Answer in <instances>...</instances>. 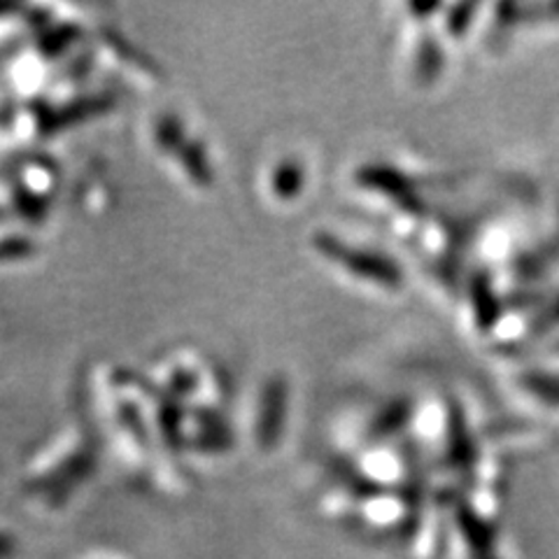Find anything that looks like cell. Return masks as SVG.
<instances>
[{"mask_svg":"<svg viewBox=\"0 0 559 559\" xmlns=\"http://www.w3.org/2000/svg\"><path fill=\"white\" fill-rule=\"evenodd\" d=\"M320 250L329 257H334L338 264L345 266L347 271H353V273L364 275V277H371L384 287H399L401 285V271L388 259L369 254V252L349 250V248H345L341 240H331V238L320 240Z\"/></svg>","mask_w":559,"mask_h":559,"instance_id":"6da1fadb","label":"cell"},{"mask_svg":"<svg viewBox=\"0 0 559 559\" xmlns=\"http://www.w3.org/2000/svg\"><path fill=\"white\" fill-rule=\"evenodd\" d=\"M457 527L468 548V559H499L497 555V532L483 515H478L468 503H457Z\"/></svg>","mask_w":559,"mask_h":559,"instance_id":"7a4b0ae2","label":"cell"},{"mask_svg":"<svg viewBox=\"0 0 559 559\" xmlns=\"http://www.w3.org/2000/svg\"><path fill=\"white\" fill-rule=\"evenodd\" d=\"M266 406H269V413L266 417L261 419L259 427H264L259 433L264 436L266 443H273L275 433H277V417L283 419V413H285V388L283 384H271L269 388V399H266Z\"/></svg>","mask_w":559,"mask_h":559,"instance_id":"3957f363","label":"cell"},{"mask_svg":"<svg viewBox=\"0 0 559 559\" xmlns=\"http://www.w3.org/2000/svg\"><path fill=\"white\" fill-rule=\"evenodd\" d=\"M361 180L366 185H371L376 189L388 191V194H408L411 187L406 185V180L401 178L399 173L394 170H382V168H369L361 173Z\"/></svg>","mask_w":559,"mask_h":559,"instance_id":"277c9868","label":"cell"},{"mask_svg":"<svg viewBox=\"0 0 559 559\" xmlns=\"http://www.w3.org/2000/svg\"><path fill=\"white\" fill-rule=\"evenodd\" d=\"M273 185L283 197H292L296 189H301V170L296 166H283L277 170Z\"/></svg>","mask_w":559,"mask_h":559,"instance_id":"5b68a950","label":"cell"},{"mask_svg":"<svg viewBox=\"0 0 559 559\" xmlns=\"http://www.w3.org/2000/svg\"><path fill=\"white\" fill-rule=\"evenodd\" d=\"M530 390L538 396L544 399H552V401H559V382L552 380V378H544V376H536V378H530L527 380Z\"/></svg>","mask_w":559,"mask_h":559,"instance_id":"8992f818","label":"cell"},{"mask_svg":"<svg viewBox=\"0 0 559 559\" xmlns=\"http://www.w3.org/2000/svg\"><path fill=\"white\" fill-rule=\"evenodd\" d=\"M16 552L14 538L8 534H0V559H10Z\"/></svg>","mask_w":559,"mask_h":559,"instance_id":"52a82bcc","label":"cell"}]
</instances>
